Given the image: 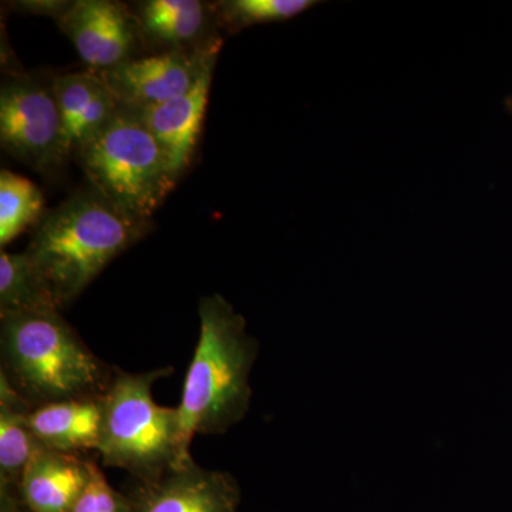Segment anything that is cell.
I'll list each match as a JSON object with an SVG mask.
<instances>
[{
	"mask_svg": "<svg viewBox=\"0 0 512 512\" xmlns=\"http://www.w3.org/2000/svg\"><path fill=\"white\" fill-rule=\"evenodd\" d=\"M200 336L177 406L181 440L190 451L195 434H222L244 420L252 399L251 370L258 340L220 293L198 305Z\"/></svg>",
	"mask_w": 512,
	"mask_h": 512,
	"instance_id": "cell-1",
	"label": "cell"
},
{
	"mask_svg": "<svg viewBox=\"0 0 512 512\" xmlns=\"http://www.w3.org/2000/svg\"><path fill=\"white\" fill-rule=\"evenodd\" d=\"M94 190L77 191L43 215L26 255L57 306L72 303L113 259L147 232Z\"/></svg>",
	"mask_w": 512,
	"mask_h": 512,
	"instance_id": "cell-2",
	"label": "cell"
},
{
	"mask_svg": "<svg viewBox=\"0 0 512 512\" xmlns=\"http://www.w3.org/2000/svg\"><path fill=\"white\" fill-rule=\"evenodd\" d=\"M0 349V375L33 409L103 396L116 370L87 348L60 309L0 316Z\"/></svg>",
	"mask_w": 512,
	"mask_h": 512,
	"instance_id": "cell-3",
	"label": "cell"
},
{
	"mask_svg": "<svg viewBox=\"0 0 512 512\" xmlns=\"http://www.w3.org/2000/svg\"><path fill=\"white\" fill-rule=\"evenodd\" d=\"M173 367L150 372L114 370L103 394V424L97 454L106 467L127 471L134 480H151L192 460L181 440L177 407H164L153 397L158 380Z\"/></svg>",
	"mask_w": 512,
	"mask_h": 512,
	"instance_id": "cell-4",
	"label": "cell"
},
{
	"mask_svg": "<svg viewBox=\"0 0 512 512\" xmlns=\"http://www.w3.org/2000/svg\"><path fill=\"white\" fill-rule=\"evenodd\" d=\"M76 158L90 187L128 217L146 224L178 180L138 111L124 106Z\"/></svg>",
	"mask_w": 512,
	"mask_h": 512,
	"instance_id": "cell-5",
	"label": "cell"
},
{
	"mask_svg": "<svg viewBox=\"0 0 512 512\" xmlns=\"http://www.w3.org/2000/svg\"><path fill=\"white\" fill-rule=\"evenodd\" d=\"M0 143L18 160L53 174L70 157L62 114L52 84L22 77L0 92Z\"/></svg>",
	"mask_w": 512,
	"mask_h": 512,
	"instance_id": "cell-6",
	"label": "cell"
},
{
	"mask_svg": "<svg viewBox=\"0 0 512 512\" xmlns=\"http://www.w3.org/2000/svg\"><path fill=\"white\" fill-rule=\"evenodd\" d=\"M220 49V39H215L194 52L173 50L143 59H130L97 74L121 106L147 109L190 92L205 70L217 62Z\"/></svg>",
	"mask_w": 512,
	"mask_h": 512,
	"instance_id": "cell-7",
	"label": "cell"
},
{
	"mask_svg": "<svg viewBox=\"0 0 512 512\" xmlns=\"http://www.w3.org/2000/svg\"><path fill=\"white\" fill-rule=\"evenodd\" d=\"M130 512H239L241 487L227 471L207 470L194 458L123 491Z\"/></svg>",
	"mask_w": 512,
	"mask_h": 512,
	"instance_id": "cell-8",
	"label": "cell"
},
{
	"mask_svg": "<svg viewBox=\"0 0 512 512\" xmlns=\"http://www.w3.org/2000/svg\"><path fill=\"white\" fill-rule=\"evenodd\" d=\"M94 73L130 60L136 26L126 8L111 0H77L56 19Z\"/></svg>",
	"mask_w": 512,
	"mask_h": 512,
	"instance_id": "cell-9",
	"label": "cell"
},
{
	"mask_svg": "<svg viewBox=\"0 0 512 512\" xmlns=\"http://www.w3.org/2000/svg\"><path fill=\"white\" fill-rule=\"evenodd\" d=\"M66 147L76 156L104 130L121 110L120 101L97 73H72L52 80Z\"/></svg>",
	"mask_w": 512,
	"mask_h": 512,
	"instance_id": "cell-10",
	"label": "cell"
},
{
	"mask_svg": "<svg viewBox=\"0 0 512 512\" xmlns=\"http://www.w3.org/2000/svg\"><path fill=\"white\" fill-rule=\"evenodd\" d=\"M214 66L205 70L190 92L167 103L137 110L163 148L177 177L188 167L194 154L207 109Z\"/></svg>",
	"mask_w": 512,
	"mask_h": 512,
	"instance_id": "cell-11",
	"label": "cell"
},
{
	"mask_svg": "<svg viewBox=\"0 0 512 512\" xmlns=\"http://www.w3.org/2000/svg\"><path fill=\"white\" fill-rule=\"evenodd\" d=\"M94 461L43 448L26 468L19 493L32 512H70L92 477Z\"/></svg>",
	"mask_w": 512,
	"mask_h": 512,
	"instance_id": "cell-12",
	"label": "cell"
},
{
	"mask_svg": "<svg viewBox=\"0 0 512 512\" xmlns=\"http://www.w3.org/2000/svg\"><path fill=\"white\" fill-rule=\"evenodd\" d=\"M29 426L49 450L84 454L99 451L103 424V396L80 397L37 406L30 410Z\"/></svg>",
	"mask_w": 512,
	"mask_h": 512,
	"instance_id": "cell-13",
	"label": "cell"
},
{
	"mask_svg": "<svg viewBox=\"0 0 512 512\" xmlns=\"http://www.w3.org/2000/svg\"><path fill=\"white\" fill-rule=\"evenodd\" d=\"M32 409L0 375V487L19 490L26 468L46 448L30 429L28 416Z\"/></svg>",
	"mask_w": 512,
	"mask_h": 512,
	"instance_id": "cell-14",
	"label": "cell"
},
{
	"mask_svg": "<svg viewBox=\"0 0 512 512\" xmlns=\"http://www.w3.org/2000/svg\"><path fill=\"white\" fill-rule=\"evenodd\" d=\"M60 309L26 252L0 254V316Z\"/></svg>",
	"mask_w": 512,
	"mask_h": 512,
	"instance_id": "cell-15",
	"label": "cell"
},
{
	"mask_svg": "<svg viewBox=\"0 0 512 512\" xmlns=\"http://www.w3.org/2000/svg\"><path fill=\"white\" fill-rule=\"evenodd\" d=\"M140 18L151 36L183 47L201 35L207 10L198 0H150L141 6Z\"/></svg>",
	"mask_w": 512,
	"mask_h": 512,
	"instance_id": "cell-16",
	"label": "cell"
},
{
	"mask_svg": "<svg viewBox=\"0 0 512 512\" xmlns=\"http://www.w3.org/2000/svg\"><path fill=\"white\" fill-rule=\"evenodd\" d=\"M45 198L28 178L2 170L0 173V247L19 237L26 228L42 220Z\"/></svg>",
	"mask_w": 512,
	"mask_h": 512,
	"instance_id": "cell-17",
	"label": "cell"
},
{
	"mask_svg": "<svg viewBox=\"0 0 512 512\" xmlns=\"http://www.w3.org/2000/svg\"><path fill=\"white\" fill-rule=\"evenodd\" d=\"M318 5L313 0H229L218 5L221 18L231 30L284 22Z\"/></svg>",
	"mask_w": 512,
	"mask_h": 512,
	"instance_id": "cell-18",
	"label": "cell"
},
{
	"mask_svg": "<svg viewBox=\"0 0 512 512\" xmlns=\"http://www.w3.org/2000/svg\"><path fill=\"white\" fill-rule=\"evenodd\" d=\"M70 512H130L126 495L117 491L94 461L92 477Z\"/></svg>",
	"mask_w": 512,
	"mask_h": 512,
	"instance_id": "cell-19",
	"label": "cell"
},
{
	"mask_svg": "<svg viewBox=\"0 0 512 512\" xmlns=\"http://www.w3.org/2000/svg\"><path fill=\"white\" fill-rule=\"evenodd\" d=\"M0 512H32L20 497L19 490L0 487Z\"/></svg>",
	"mask_w": 512,
	"mask_h": 512,
	"instance_id": "cell-20",
	"label": "cell"
},
{
	"mask_svg": "<svg viewBox=\"0 0 512 512\" xmlns=\"http://www.w3.org/2000/svg\"><path fill=\"white\" fill-rule=\"evenodd\" d=\"M508 109H510L511 113H512V96L510 97V100H508Z\"/></svg>",
	"mask_w": 512,
	"mask_h": 512,
	"instance_id": "cell-21",
	"label": "cell"
}]
</instances>
